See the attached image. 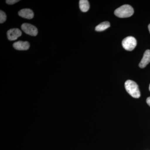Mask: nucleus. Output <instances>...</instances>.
<instances>
[{
	"label": "nucleus",
	"instance_id": "obj_14",
	"mask_svg": "<svg viewBox=\"0 0 150 150\" xmlns=\"http://www.w3.org/2000/svg\"><path fill=\"white\" fill-rule=\"evenodd\" d=\"M148 28H149V32L150 33V24H149V26H148Z\"/></svg>",
	"mask_w": 150,
	"mask_h": 150
},
{
	"label": "nucleus",
	"instance_id": "obj_12",
	"mask_svg": "<svg viewBox=\"0 0 150 150\" xmlns=\"http://www.w3.org/2000/svg\"><path fill=\"white\" fill-rule=\"evenodd\" d=\"M18 1H19L18 0H7L6 1V3L9 5H13L18 2Z\"/></svg>",
	"mask_w": 150,
	"mask_h": 150
},
{
	"label": "nucleus",
	"instance_id": "obj_2",
	"mask_svg": "<svg viewBox=\"0 0 150 150\" xmlns=\"http://www.w3.org/2000/svg\"><path fill=\"white\" fill-rule=\"evenodd\" d=\"M134 13V10L129 5H124L116 9L114 11L116 16L120 18H128L132 16Z\"/></svg>",
	"mask_w": 150,
	"mask_h": 150
},
{
	"label": "nucleus",
	"instance_id": "obj_10",
	"mask_svg": "<svg viewBox=\"0 0 150 150\" xmlns=\"http://www.w3.org/2000/svg\"><path fill=\"white\" fill-rule=\"evenodd\" d=\"M110 24L108 22L105 21L98 25L96 27L95 30L97 31H102L110 27Z\"/></svg>",
	"mask_w": 150,
	"mask_h": 150
},
{
	"label": "nucleus",
	"instance_id": "obj_1",
	"mask_svg": "<svg viewBox=\"0 0 150 150\" xmlns=\"http://www.w3.org/2000/svg\"><path fill=\"white\" fill-rule=\"evenodd\" d=\"M126 91L134 98H138L141 96V93L138 85L134 81L127 80L125 83Z\"/></svg>",
	"mask_w": 150,
	"mask_h": 150
},
{
	"label": "nucleus",
	"instance_id": "obj_5",
	"mask_svg": "<svg viewBox=\"0 0 150 150\" xmlns=\"http://www.w3.org/2000/svg\"><path fill=\"white\" fill-rule=\"evenodd\" d=\"M21 35V30L18 28H12L9 30L7 32L8 38L11 41L16 40Z\"/></svg>",
	"mask_w": 150,
	"mask_h": 150
},
{
	"label": "nucleus",
	"instance_id": "obj_4",
	"mask_svg": "<svg viewBox=\"0 0 150 150\" xmlns=\"http://www.w3.org/2000/svg\"><path fill=\"white\" fill-rule=\"evenodd\" d=\"M21 28L25 33L31 36H36L38 33L37 28L29 23H23L22 25Z\"/></svg>",
	"mask_w": 150,
	"mask_h": 150
},
{
	"label": "nucleus",
	"instance_id": "obj_15",
	"mask_svg": "<svg viewBox=\"0 0 150 150\" xmlns=\"http://www.w3.org/2000/svg\"><path fill=\"white\" fill-rule=\"evenodd\" d=\"M149 89L150 91V84L149 85Z\"/></svg>",
	"mask_w": 150,
	"mask_h": 150
},
{
	"label": "nucleus",
	"instance_id": "obj_9",
	"mask_svg": "<svg viewBox=\"0 0 150 150\" xmlns=\"http://www.w3.org/2000/svg\"><path fill=\"white\" fill-rule=\"evenodd\" d=\"M79 7L81 10L83 12H86L90 8L89 4L87 0H80L79 1Z\"/></svg>",
	"mask_w": 150,
	"mask_h": 150
},
{
	"label": "nucleus",
	"instance_id": "obj_11",
	"mask_svg": "<svg viewBox=\"0 0 150 150\" xmlns=\"http://www.w3.org/2000/svg\"><path fill=\"white\" fill-rule=\"evenodd\" d=\"M6 20V15L4 11H0V23H2Z\"/></svg>",
	"mask_w": 150,
	"mask_h": 150
},
{
	"label": "nucleus",
	"instance_id": "obj_8",
	"mask_svg": "<svg viewBox=\"0 0 150 150\" xmlns=\"http://www.w3.org/2000/svg\"><path fill=\"white\" fill-rule=\"evenodd\" d=\"M150 62V50H147L145 51L142 61L139 66L141 68H144Z\"/></svg>",
	"mask_w": 150,
	"mask_h": 150
},
{
	"label": "nucleus",
	"instance_id": "obj_3",
	"mask_svg": "<svg viewBox=\"0 0 150 150\" xmlns=\"http://www.w3.org/2000/svg\"><path fill=\"white\" fill-rule=\"evenodd\" d=\"M122 44L124 49L127 51H132L137 46V41L133 36H128L123 39Z\"/></svg>",
	"mask_w": 150,
	"mask_h": 150
},
{
	"label": "nucleus",
	"instance_id": "obj_13",
	"mask_svg": "<svg viewBox=\"0 0 150 150\" xmlns=\"http://www.w3.org/2000/svg\"><path fill=\"white\" fill-rule=\"evenodd\" d=\"M146 102L147 104L150 106V97H149L147 98Z\"/></svg>",
	"mask_w": 150,
	"mask_h": 150
},
{
	"label": "nucleus",
	"instance_id": "obj_6",
	"mask_svg": "<svg viewBox=\"0 0 150 150\" xmlns=\"http://www.w3.org/2000/svg\"><path fill=\"white\" fill-rule=\"evenodd\" d=\"M14 48L20 51H25L29 49L30 44L28 41H18L13 43Z\"/></svg>",
	"mask_w": 150,
	"mask_h": 150
},
{
	"label": "nucleus",
	"instance_id": "obj_7",
	"mask_svg": "<svg viewBox=\"0 0 150 150\" xmlns=\"http://www.w3.org/2000/svg\"><path fill=\"white\" fill-rule=\"evenodd\" d=\"M18 15L23 18L30 19L34 17V13L30 9H23L18 13Z\"/></svg>",
	"mask_w": 150,
	"mask_h": 150
}]
</instances>
